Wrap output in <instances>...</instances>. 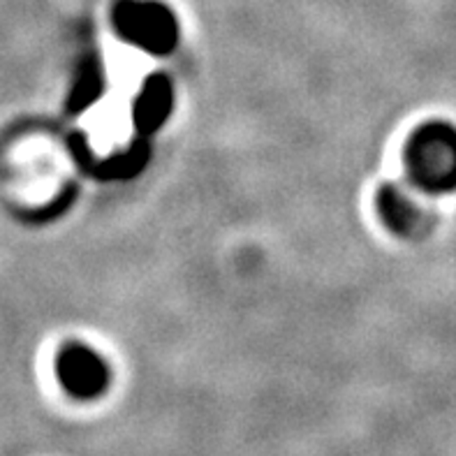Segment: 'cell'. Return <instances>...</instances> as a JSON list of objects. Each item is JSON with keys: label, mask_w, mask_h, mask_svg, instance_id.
Segmentation results:
<instances>
[{"label": "cell", "mask_w": 456, "mask_h": 456, "mask_svg": "<svg viewBox=\"0 0 456 456\" xmlns=\"http://www.w3.org/2000/svg\"><path fill=\"white\" fill-rule=\"evenodd\" d=\"M408 174L427 192L456 191V127L428 123L408 144Z\"/></svg>", "instance_id": "6da1fadb"}, {"label": "cell", "mask_w": 456, "mask_h": 456, "mask_svg": "<svg viewBox=\"0 0 456 456\" xmlns=\"http://www.w3.org/2000/svg\"><path fill=\"white\" fill-rule=\"evenodd\" d=\"M116 26L123 37L151 52H167L179 37L174 14L156 0H123L116 10Z\"/></svg>", "instance_id": "7a4b0ae2"}, {"label": "cell", "mask_w": 456, "mask_h": 456, "mask_svg": "<svg viewBox=\"0 0 456 456\" xmlns=\"http://www.w3.org/2000/svg\"><path fill=\"white\" fill-rule=\"evenodd\" d=\"M56 376L72 399L93 401L110 387V369L98 353L86 346H68L58 354Z\"/></svg>", "instance_id": "3957f363"}, {"label": "cell", "mask_w": 456, "mask_h": 456, "mask_svg": "<svg viewBox=\"0 0 456 456\" xmlns=\"http://www.w3.org/2000/svg\"><path fill=\"white\" fill-rule=\"evenodd\" d=\"M378 204H380V214L385 218V223L396 232L412 230L417 225V220H419V211L411 202V197L405 195V192L396 191V188H392V185H387L380 192Z\"/></svg>", "instance_id": "277c9868"}, {"label": "cell", "mask_w": 456, "mask_h": 456, "mask_svg": "<svg viewBox=\"0 0 456 456\" xmlns=\"http://www.w3.org/2000/svg\"><path fill=\"white\" fill-rule=\"evenodd\" d=\"M167 86L162 84V81H156L153 86L146 88L144 98H142V102H139L137 107V114H142V121L144 123H153L158 121V116L165 111V107H167Z\"/></svg>", "instance_id": "5b68a950"}]
</instances>
